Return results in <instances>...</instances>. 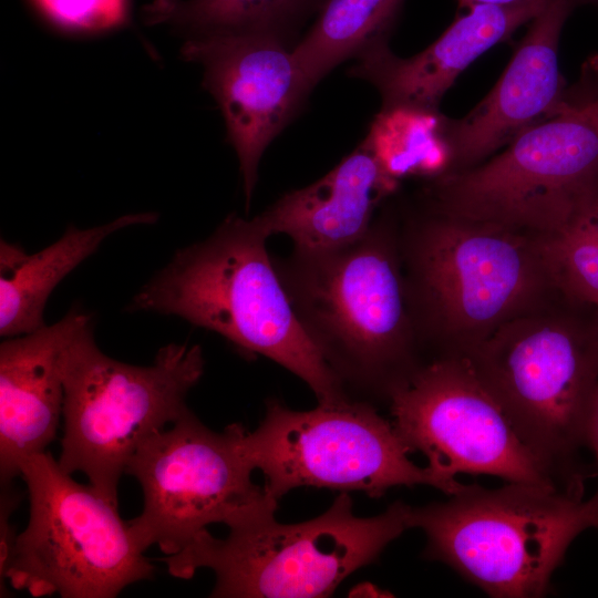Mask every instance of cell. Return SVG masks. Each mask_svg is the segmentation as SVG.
<instances>
[{"label":"cell","mask_w":598,"mask_h":598,"mask_svg":"<svg viewBox=\"0 0 598 598\" xmlns=\"http://www.w3.org/2000/svg\"><path fill=\"white\" fill-rule=\"evenodd\" d=\"M293 310L347 392L375 405L429 359L409 300L398 224L377 215L359 240L274 258Z\"/></svg>","instance_id":"cell-1"},{"label":"cell","mask_w":598,"mask_h":598,"mask_svg":"<svg viewBox=\"0 0 598 598\" xmlns=\"http://www.w3.org/2000/svg\"><path fill=\"white\" fill-rule=\"evenodd\" d=\"M598 192V130L578 103L516 135L486 162L431 181L430 207L542 238Z\"/></svg>","instance_id":"cell-9"},{"label":"cell","mask_w":598,"mask_h":598,"mask_svg":"<svg viewBox=\"0 0 598 598\" xmlns=\"http://www.w3.org/2000/svg\"><path fill=\"white\" fill-rule=\"evenodd\" d=\"M244 447L254 470L262 473L267 494L278 502L303 486L381 497L390 488L415 485L451 496L464 485L415 465L391 419L353 398L307 411L269 399L259 425L246 431Z\"/></svg>","instance_id":"cell-10"},{"label":"cell","mask_w":598,"mask_h":598,"mask_svg":"<svg viewBox=\"0 0 598 598\" xmlns=\"http://www.w3.org/2000/svg\"><path fill=\"white\" fill-rule=\"evenodd\" d=\"M182 54L204 69L203 84L220 109L239 161L248 208L266 148L297 116L312 87L292 45L269 34L189 37Z\"/></svg>","instance_id":"cell-13"},{"label":"cell","mask_w":598,"mask_h":598,"mask_svg":"<svg viewBox=\"0 0 598 598\" xmlns=\"http://www.w3.org/2000/svg\"><path fill=\"white\" fill-rule=\"evenodd\" d=\"M555 288L568 300L598 305V192L556 233L538 238Z\"/></svg>","instance_id":"cell-22"},{"label":"cell","mask_w":598,"mask_h":598,"mask_svg":"<svg viewBox=\"0 0 598 598\" xmlns=\"http://www.w3.org/2000/svg\"><path fill=\"white\" fill-rule=\"evenodd\" d=\"M582 2L548 0L488 94L462 120L447 121L452 164L446 174L481 164L566 105L559 38L567 18Z\"/></svg>","instance_id":"cell-14"},{"label":"cell","mask_w":598,"mask_h":598,"mask_svg":"<svg viewBox=\"0 0 598 598\" xmlns=\"http://www.w3.org/2000/svg\"><path fill=\"white\" fill-rule=\"evenodd\" d=\"M586 1H590V0H585V2H586Z\"/></svg>","instance_id":"cell-31"},{"label":"cell","mask_w":598,"mask_h":598,"mask_svg":"<svg viewBox=\"0 0 598 598\" xmlns=\"http://www.w3.org/2000/svg\"><path fill=\"white\" fill-rule=\"evenodd\" d=\"M256 218L229 215L205 240L178 249L130 310L177 316L301 379L318 403L351 395L302 328Z\"/></svg>","instance_id":"cell-3"},{"label":"cell","mask_w":598,"mask_h":598,"mask_svg":"<svg viewBox=\"0 0 598 598\" xmlns=\"http://www.w3.org/2000/svg\"><path fill=\"white\" fill-rule=\"evenodd\" d=\"M157 220L154 213L130 214L105 225L69 227L55 243L34 254L0 241V334L13 338L45 326L43 311L55 287L96 251L113 233Z\"/></svg>","instance_id":"cell-18"},{"label":"cell","mask_w":598,"mask_h":598,"mask_svg":"<svg viewBox=\"0 0 598 598\" xmlns=\"http://www.w3.org/2000/svg\"><path fill=\"white\" fill-rule=\"evenodd\" d=\"M396 224L409 300L429 359L468 357L501 326L558 291L536 237L425 203Z\"/></svg>","instance_id":"cell-2"},{"label":"cell","mask_w":598,"mask_h":598,"mask_svg":"<svg viewBox=\"0 0 598 598\" xmlns=\"http://www.w3.org/2000/svg\"><path fill=\"white\" fill-rule=\"evenodd\" d=\"M404 0H326L292 48L313 89L339 64L388 41Z\"/></svg>","instance_id":"cell-19"},{"label":"cell","mask_w":598,"mask_h":598,"mask_svg":"<svg viewBox=\"0 0 598 598\" xmlns=\"http://www.w3.org/2000/svg\"><path fill=\"white\" fill-rule=\"evenodd\" d=\"M547 2L475 6L420 53L400 58L388 41L380 42L355 58L349 74L373 84L382 96V107L437 110L443 95L472 62L532 21Z\"/></svg>","instance_id":"cell-16"},{"label":"cell","mask_w":598,"mask_h":598,"mask_svg":"<svg viewBox=\"0 0 598 598\" xmlns=\"http://www.w3.org/2000/svg\"><path fill=\"white\" fill-rule=\"evenodd\" d=\"M92 317L71 309L61 320L0 344V478L9 485L25 458L45 452L63 415V355Z\"/></svg>","instance_id":"cell-15"},{"label":"cell","mask_w":598,"mask_h":598,"mask_svg":"<svg viewBox=\"0 0 598 598\" xmlns=\"http://www.w3.org/2000/svg\"><path fill=\"white\" fill-rule=\"evenodd\" d=\"M198 344L162 347L152 364L133 365L102 352L92 321L63 355V435L60 466L81 472L117 504L121 476L136 448L187 410L186 396L204 374Z\"/></svg>","instance_id":"cell-7"},{"label":"cell","mask_w":598,"mask_h":598,"mask_svg":"<svg viewBox=\"0 0 598 598\" xmlns=\"http://www.w3.org/2000/svg\"><path fill=\"white\" fill-rule=\"evenodd\" d=\"M590 1H596V2H598V0H590Z\"/></svg>","instance_id":"cell-29"},{"label":"cell","mask_w":598,"mask_h":598,"mask_svg":"<svg viewBox=\"0 0 598 598\" xmlns=\"http://www.w3.org/2000/svg\"><path fill=\"white\" fill-rule=\"evenodd\" d=\"M19 503V495L11 488V484L1 485L0 497V576L4 573L17 535L10 524V516Z\"/></svg>","instance_id":"cell-24"},{"label":"cell","mask_w":598,"mask_h":598,"mask_svg":"<svg viewBox=\"0 0 598 598\" xmlns=\"http://www.w3.org/2000/svg\"><path fill=\"white\" fill-rule=\"evenodd\" d=\"M361 144L398 184L411 176L432 181L446 174L452 164L447 121L437 110L382 107Z\"/></svg>","instance_id":"cell-21"},{"label":"cell","mask_w":598,"mask_h":598,"mask_svg":"<svg viewBox=\"0 0 598 598\" xmlns=\"http://www.w3.org/2000/svg\"><path fill=\"white\" fill-rule=\"evenodd\" d=\"M167 1H169V0H154V1L152 2V4H154V6H162V4H165Z\"/></svg>","instance_id":"cell-28"},{"label":"cell","mask_w":598,"mask_h":598,"mask_svg":"<svg viewBox=\"0 0 598 598\" xmlns=\"http://www.w3.org/2000/svg\"><path fill=\"white\" fill-rule=\"evenodd\" d=\"M461 8L471 9L475 6H511L524 3L533 0H457Z\"/></svg>","instance_id":"cell-26"},{"label":"cell","mask_w":598,"mask_h":598,"mask_svg":"<svg viewBox=\"0 0 598 598\" xmlns=\"http://www.w3.org/2000/svg\"><path fill=\"white\" fill-rule=\"evenodd\" d=\"M598 101V97H595Z\"/></svg>","instance_id":"cell-30"},{"label":"cell","mask_w":598,"mask_h":598,"mask_svg":"<svg viewBox=\"0 0 598 598\" xmlns=\"http://www.w3.org/2000/svg\"><path fill=\"white\" fill-rule=\"evenodd\" d=\"M466 359L559 487L582 497L580 451L598 385L595 307L556 291L501 326Z\"/></svg>","instance_id":"cell-4"},{"label":"cell","mask_w":598,"mask_h":598,"mask_svg":"<svg viewBox=\"0 0 598 598\" xmlns=\"http://www.w3.org/2000/svg\"><path fill=\"white\" fill-rule=\"evenodd\" d=\"M71 475L47 451L21 464L29 520L16 537L1 588L4 579L33 597L113 598L153 577L117 504Z\"/></svg>","instance_id":"cell-8"},{"label":"cell","mask_w":598,"mask_h":598,"mask_svg":"<svg viewBox=\"0 0 598 598\" xmlns=\"http://www.w3.org/2000/svg\"><path fill=\"white\" fill-rule=\"evenodd\" d=\"M247 429L231 423L215 432L188 409L169 429L147 437L125 473L140 483L142 513L130 520L142 550L157 545L174 555L213 524L231 525L275 515L278 501L252 481L244 439Z\"/></svg>","instance_id":"cell-11"},{"label":"cell","mask_w":598,"mask_h":598,"mask_svg":"<svg viewBox=\"0 0 598 598\" xmlns=\"http://www.w3.org/2000/svg\"><path fill=\"white\" fill-rule=\"evenodd\" d=\"M55 24L76 31H100L126 21L127 0H33Z\"/></svg>","instance_id":"cell-23"},{"label":"cell","mask_w":598,"mask_h":598,"mask_svg":"<svg viewBox=\"0 0 598 598\" xmlns=\"http://www.w3.org/2000/svg\"><path fill=\"white\" fill-rule=\"evenodd\" d=\"M448 497L412 507V527L426 536L423 556L450 566L491 597L545 596L574 539L598 528L588 501L554 487L464 484Z\"/></svg>","instance_id":"cell-6"},{"label":"cell","mask_w":598,"mask_h":598,"mask_svg":"<svg viewBox=\"0 0 598 598\" xmlns=\"http://www.w3.org/2000/svg\"><path fill=\"white\" fill-rule=\"evenodd\" d=\"M578 104L584 109L598 130V101L596 99H590Z\"/></svg>","instance_id":"cell-27"},{"label":"cell","mask_w":598,"mask_h":598,"mask_svg":"<svg viewBox=\"0 0 598 598\" xmlns=\"http://www.w3.org/2000/svg\"><path fill=\"white\" fill-rule=\"evenodd\" d=\"M326 0H169L146 6L145 20L171 23L189 37L261 33L295 47Z\"/></svg>","instance_id":"cell-20"},{"label":"cell","mask_w":598,"mask_h":598,"mask_svg":"<svg viewBox=\"0 0 598 598\" xmlns=\"http://www.w3.org/2000/svg\"><path fill=\"white\" fill-rule=\"evenodd\" d=\"M585 436L586 446L592 451L598 468V385L589 404ZM588 503L598 513V488L595 495L588 499Z\"/></svg>","instance_id":"cell-25"},{"label":"cell","mask_w":598,"mask_h":598,"mask_svg":"<svg viewBox=\"0 0 598 598\" xmlns=\"http://www.w3.org/2000/svg\"><path fill=\"white\" fill-rule=\"evenodd\" d=\"M398 185L360 144L320 179L285 194L255 218L269 237L288 236L293 249L332 250L362 238Z\"/></svg>","instance_id":"cell-17"},{"label":"cell","mask_w":598,"mask_h":598,"mask_svg":"<svg viewBox=\"0 0 598 598\" xmlns=\"http://www.w3.org/2000/svg\"><path fill=\"white\" fill-rule=\"evenodd\" d=\"M388 405L410 452L422 453L426 466L445 480L485 474L563 491L466 358L427 360L391 393Z\"/></svg>","instance_id":"cell-12"},{"label":"cell","mask_w":598,"mask_h":598,"mask_svg":"<svg viewBox=\"0 0 598 598\" xmlns=\"http://www.w3.org/2000/svg\"><path fill=\"white\" fill-rule=\"evenodd\" d=\"M226 538L208 530L182 551L161 560L175 578L200 568L214 571L210 597H328L355 570L374 563L384 548L412 527V506L394 502L383 513L359 517L348 492L321 515L279 523L275 515L241 520Z\"/></svg>","instance_id":"cell-5"}]
</instances>
